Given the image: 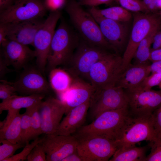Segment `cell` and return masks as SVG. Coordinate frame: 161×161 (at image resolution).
Here are the masks:
<instances>
[{"label":"cell","instance_id":"obj_6","mask_svg":"<svg viewBox=\"0 0 161 161\" xmlns=\"http://www.w3.org/2000/svg\"><path fill=\"white\" fill-rule=\"evenodd\" d=\"M152 115L136 116L129 113L116 141L118 148L134 146L143 141L152 140L155 136Z\"/></svg>","mask_w":161,"mask_h":161},{"label":"cell","instance_id":"obj_45","mask_svg":"<svg viewBox=\"0 0 161 161\" xmlns=\"http://www.w3.org/2000/svg\"><path fill=\"white\" fill-rule=\"evenodd\" d=\"M16 0H0V13L11 7Z\"/></svg>","mask_w":161,"mask_h":161},{"label":"cell","instance_id":"obj_19","mask_svg":"<svg viewBox=\"0 0 161 161\" xmlns=\"http://www.w3.org/2000/svg\"><path fill=\"white\" fill-rule=\"evenodd\" d=\"M45 20L41 18L8 23L7 38L25 45L32 46L36 34Z\"/></svg>","mask_w":161,"mask_h":161},{"label":"cell","instance_id":"obj_36","mask_svg":"<svg viewBox=\"0 0 161 161\" xmlns=\"http://www.w3.org/2000/svg\"><path fill=\"white\" fill-rule=\"evenodd\" d=\"M0 98L6 99L12 96L16 95L17 92L14 87L4 79L0 80Z\"/></svg>","mask_w":161,"mask_h":161},{"label":"cell","instance_id":"obj_4","mask_svg":"<svg viewBox=\"0 0 161 161\" xmlns=\"http://www.w3.org/2000/svg\"><path fill=\"white\" fill-rule=\"evenodd\" d=\"M131 31L122 57L123 71L131 63L140 42L151 33L161 29V19L157 15L149 13H136Z\"/></svg>","mask_w":161,"mask_h":161},{"label":"cell","instance_id":"obj_2","mask_svg":"<svg viewBox=\"0 0 161 161\" xmlns=\"http://www.w3.org/2000/svg\"><path fill=\"white\" fill-rule=\"evenodd\" d=\"M82 6L75 0H69L66 4L65 10L83 39L106 49L111 48L93 16Z\"/></svg>","mask_w":161,"mask_h":161},{"label":"cell","instance_id":"obj_12","mask_svg":"<svg viewBox=\"0 0 161 161\" xmlns=\"http://www.w3.org/2000/svg\"><path fill=\"white\" fill-rule=\"evenodd\" d=\"M128 98L129 113L136 116L151 115L161 107V90L134 89L126 91Z\"/></svg>","mask_w":161,"mask_h":161},{"label":"cell","instance_id":"obj_29","mask_svg":"<svg viewBox=\"0 0 161 161\" xmlns=\"http://www.w3.org/2000/svg\"><path fill=\"white\" fill-rule=\"evenodd\" d=\"M0 161H4L14 155L18 149L24 148L25 144L22 143H14L5 139H0Z\"/></svg>","mask_w":161,"mask_h":161},{"label":"cell","instance_id":"obj_30","mask_svg":"<svg viewBox=\"0 0 161 161\" xmlns=\"http://www.w3.org/2000/svg\"><path fill=\"white\" fill-rule=\"evenodd\" d=\"M21 138L22 142L26 144L30 142L31 133V116L29 108L22 114L21 123Z\"/></svg>","mask_w":161,"mask_h":161},{"label":"cell","instance_id":"obj_21","mask_svg":"<svg viewBox=\"0 0 161 161\" xmlns=\"http://www.w3.org/2000/svg\"><path fill=\"white\" fill-rule=\"evenodd\" d=\"M149 65L130 64L121 74L116 85L126 90L137 88L151 73Z\"/></svg>","mask_w":161,"mask_h":161},{"label":"cell","instance_id":"obj_7","mask_svg":"<svg viewBox=\"0 0 161 161\" xmlns=\"http://www.w3.org/2000/svg\"><path fill=\"white\" fill-rule=\"evenodd\" d=\"M123 72L122 57L109 53L92 66L87 79L95 89L115 86Z\"/></svg>","mask_w":161,"mask_h":161},{"label":"cell","instance_id":"obj_39","mask_svg":"<svg viewBox=\"0 0 161 161\" xmlns=\"http://www.w3.org/2000/svg\"><path fill=\"white\" fill-rule=\"evenodd\" d=\"M114 0H82L78 1L81 6H87L91 7H96L99 5L105 4L109 5Z\"/></svg>","mask_w":161,"mask_h":161},{"label":"cell","instance_id":"obj_20","mask_svg":"<svg viewBox=\"0 0 161 161\" xmlns=\"http://www.w3.org/2000/svg\"><path fill=\"white\" fill-rule=\"evenodd\" d=\"M89 101L74 107L61 121L55 135H72L83 126L89 106Z\"/></svg>","mask_w":161,"mask_h":161},{"label":"cell","instance_id":"obj_15","mask_svg":"<svg viewBox=\"0 0 161 161\" xmlns=\"http://www.w3.org/2000/svg\"><path fill=\"white\" fill-rule=\"evenodd\" d=\"M39 112L43 134L49 135L56 131L66 108L59 99L49 97L40 103Z\"/></svg>","mask_w":161,"mask_h":161},{"label":"cell","instance_id":"obj_49","mask_svg":"<svg viewBox=\"0 0 161 161\" xmlns=\"http://www.w3.org/2000/svg\"><path fill=\"white\" fill-rule=\"evenodd\" d=\"M158 6L159 9H161V0H159Z\"/></svg>","mask_w":161,"mask_h":161},{"label":"cell","instance_id":"obj_46","mask_svg":"<svg viewBox=\"0 0 161 161\" xmlns=\"http://www.w3.org/2000/svg\"><path fill=\"white\" fill-rule=\"evenodd\" d=\"M149 67L151 73L161 72V60L152 62Z\"/></svg>","mask_w":161,"mask_h":161},{"label":"cell","instance_id":"obj_52","mask_svg":"<svg viewBox=\"0 0 161 161\" xmlns=\"http://www.w3.org/2000/svg\"><path fill=\"white\" fill-rule=\"evenodd\" d=\"M160 16L161 17V11L160 13Z\"/></svg>","mask_w":161,"mask_h":161},{"label":"cell","instance_id":"obj_26","mask_svg":"<svg viewBox=\"0 0 161 161\" xmlns=\"http://www.w3.org/2000/svg\"><path fill=\"white\" fill-rule=\"evenodd\" d=\"M88 11L92 15L120 22L128 21L132 17L130 12L121 6H113L102 9L91 7Z\"/></svg>","mask_w":161,"mask_h":161},{"label":"cell","instance_id":"obj_44","mask_svg":"<svg viewBox=\"0 0 161 161\" xmlns=\"http://www.w3.org/2000/svg\"><path fill=\"white\" fill-rule=\"evenodd\" d=\"M62 161H83V160L77 149L75 151L67 156Z\"/></svg>","mask_w":161,"mask_h":161},{"label":"cell","instance_id":"obj_42","mask_svg":"<svg viewBox=\"0 0 161 161\" xmlns=\"http://www.w3.org/2000/svg\"><path fill=\"white\" fill-rule=\"evenodd\" d=\"M151 50H154L161 48V29L154 36Z\"/></svg>","mask_w":161,"mask_h":161},{"label":"cell","instance_id":"obj_10","mask_svg":"<svg viewBox=\"0 0 161 161\" xmlns=\"http://www.w3.org/2000/svg\"><path fill=\"white\" fill-rule=\"evenodd\" d=\"M60 11L50 12L35 36L32 46L36 54L37 68L44 74L51 44L57 23L61 18Z\"/></svg>","mask_w":161,"mask_h":161},{"label":"cell","instance_id":"obj_51","mask_svg":"<svg viewBox=\"0 0 161 161\" xmlns=\"http://www.w3.org/2000/svg\"><path fill=\"white\" fill-rule=\"evenodd\" d=\"M159 109L161 110V107H160V108Z\"/></svg>","mask_w":161,"mask_h":161},{"label":"cell","instance_id":"obj_34","mask_svg":"<svg viewBox=\"0 0 161 161\" xmlns=\"http://www.w3.org/2000/svg\"><path fill=\"white\" fill-rule=\"evenodd\" d=\"M161 83V72L152 73L147 77L139 86L134 89L149 90L154 86H158Z\"/></svg>","mask_w":161,"mask_h":161},{"label":"cell","instance_id":"obj_3","mask_svg":"<svg viewBox=\"0 0 161 161\" xmlns=\"http://www.w3.org/2000/svg\"><path fill=\"white\" fill-rule=\"evenodd\" d=\"M78 37L68 25L62 21L55 30L48 52L46 67L49 71L67 64L77 47Z\"/></svg>","mask_w":161,"mask_h":161},{"label":"cell","instance_id":"obj_47","mask_svg":"<svg viewBox=\"0 0 161 161\" xmlns=\"http://www.w3.org/2000/svg\"><path fill=\"white\" fill-rule=\"evenodd\" d=\"M158 1L159 0H151L148 8L150 12H154L159 9Z\"/></svg>","mask_w":161,"mask_h":161},{"label":"cell","instance_id":"obj_27","mask_svg":"<svg viewBox=\"0 0 161 161\" xmlns=\"http://www.w3.org/2000/svg\"><path fill=\"white\" fill-rule=\"evenodd\" d=\"M158 31L151 33L140 43L133 58L134 60V64H148V61H149L151 53L150 47L152 43L153 37Z\"/></svg>","mask_w":161,"mask_h":161},{"label":"cell","instance_id":"obj_28","mask_svg":"<svg viewBox=\"0 0 161 161\" xmlns=\"http://www.w3.org/2000/svg\"><path fill=\"white\" fill-rule=\"evenodd\" d=\"M40 103L29 108L31 116L30 141L33 140L39 137V135L43 134L39 112V106Z\"/></svg>","mask_w":161,"mask_h":161},{"label":"cell","instance_id":"obj_18","mask_svg":"<svg viewBox=\"0 0 161 161\" xmlns=\"http://www.w3.org/2000/svg\"><path fill=\"white\" fill-rule=\"evenodd\" d=\"M92 15L98 24L104 37L111 48L117 51L122 49L127 34L126 27L123 22L96 15Z\"/></svg>","mask_w":161,"mask_h":161},{"label":"cell","instance_id":"obj_53","mask_svg":"<svg viewBox=\"0 0 161 161\" xmlns=\"http://www.w3.org/2000/svg\"></svg>","mask_w":161,"mask_h":161},{"label":"cell","instance_id":"obj_48","mask_svg":"<svg viewBox=\"0 0 161 161\" xmlns=\"http://www.w3.org/2000/svg\"><path fill=\"white\" fill-rule=\"evenodd\" d=\"M143 2L144 4L148 9V7L151 3V0H143Z\"/></svg>","mask_w":161,"mask_h":161},{"label":"cell","instance_id":"obj_35","mask_svg":"<svg viewBox=\"0 0 161 161\" xmlns=\"http://www.w3.org/2000/svg\"><path fill=\"white\" fill-rule=\"evenodd\" d=\"M28 161H46V154L41 142L37 144L28 155Z\"/></svg>","mask_w":161,"mask_h":161},{"label":"cell","instance_id":"obj_1","mask_svg":"<svg viewBox=\"0 0 161 161\" xmlns=\"http://www.w3.org/2000/svg\"><path fill=\"white\" fill-rule=\"evenodd\" d=\"M129 114L128 108L104 112L72 135L77 138L100 137L116 141Z\"/></svg>","mask_w":161,"mask_h":161},{"label":"cell","instance_id":"obj_17","mask_svg":"<svg viewBox=\"0 0 161 161\" xmlns=\"http://www.w3.org/2000/svg\"><path fill=\"white\" fill-rule=\"evenodd\" d=\"M72 76L73 80L70 87L58 96L66 107V114L72 108L89 101L95 89L90 83Z\"/></svg>","mask_w":161,"mask_h":161},{"label":"cell","instance_id":"obj_25","mask_svg":"<svg viewBox=\"0 0 161 161\" xmlns=\"http://www.w3.org/2000/svg\"><path fill=\"white\" fill-rule=\"evenodd\" d=\"M147 147L136 145L118 148L110 161H145Z\"/></svg>","mask_w":161,"mask_h":161},{"label":"cell","instance_id":"obj_16","mask_svg":"<svg viewBox=\"0 0 161 161\" xmlns=\"http://www.w3.org/2000/svg\"><path fill=\"white\" fill-rule=\"evenodd\" d=\"M1 47L0 56L8 66H11L16 70L24 69L36 57L34 50L14 41L8 40Z\"/></svg>","mask_w":161,"mask_h":161},{"label":"cell","instance_id":"obj_41","mask_svg":"<svg viewBox=\"0 0 161 161\" xmlns=\"http://www.w3.org/2000/svg\"><path fill=\"white\" fill-rule=\"evenodd\" d=\"M8 66L4 59L0 56V78L1 80L3 79L6 74L14 71L8 68Z\"/></svg>","mask_w":161,"mask_h":161},{"label":"cell","instance_id":"obj_50","mask_svg":"<svg viewBox=\"0 0 161 161\" xmlns=\"http://www.w3.org/2000/svg\"><path fill=\"white\" fill-rule=\"evenodd\" d=\"M160 89L161 90V83H160L158 85Z\"/></svg>","mask_w":161,"mask_h":161},{"label":"cell","instance_id":"obj_14","mask_svg":"<svg viewBox=\"0 0 161 161\" xmlns=\"http://www.w3.org/2000/svg\"><path fill=\"white\" fill-rule=\"evenodd\" d=\"M41 143L47 161H62L77 150L78 141L73 135H46Z\"/></svg>","mask_w":161,"mask_h":161},{"label":"cell","instance_id":"obj_22","mask_svg":"<svg viewBox=\"0 0 161 161\" xmlns=\"http://www.w3.org/2000/svg\"><path fill=\"white\" fill-rule=\"evenodd\" d=\"M20 110L8 111L6 118L0 122V139H5L14 143H22Z\"/></svg>","mask_w":161,"mask_h":161},{"label":"cell","instance_id":"obj_37","mask_svg":"<svg viewBox=\"0 0 161 161\" xmlns=\"http://www.w3.org/2000/svg\"><path fill=\"white\" fill-rule=\"evenodd\" d=\"M45 7L47 10L51 12L60 11L65 6L66 0H43Z\"/></svg>","mask_w":161,"mask_h":161},{"label":"cell","instance_id":"obj_32","mask_svg":"<svg viewBox=\"0 0 161 161\" xmlns=\"http://www.w3.org/2000/svg\"><path fill=\"white\" fill-rule=\"evenodd\" d=\"M44 138V137L42 138L38 137L30 143H27L21 152L6 159L4 161H23L27 160L28 155L32 149L37 144L41 142Z\"/></svg>","mask_w":161,"mask_h":161},{"label":"cell","instance_id":"obj_5","mask_svg":"<svg viewBox=\"0 0 161 161\" xmlns=\"http://www.w3.org/2000/svg\"><path fill=\"white\" fill-rule=\"evenodd\" d=\"M89 102L88 111L92 120L104 112L128 108L126 92L117 85L95 89Z\"/></svg>","mask_w":161,"mask_h":161},{"label":"cell","instance_id":"obj_9","mask_svg":"<svg viewBox=\"0 0 161 161\" xmlns=\"http://www.w3.org/2000/svg\"><path fill=\"white\" fill-rule=\"evenodd\" d=\"M76 138L77 151L83 161H108L118 148L116 141L104 137Z\"/></svg>","mask_w":161,"mask_h":161},{"label":"cell","instance_id":"obj_31","mask_svg":"<svg viewBox=\"0 0 161 161\" xmlns=\"http://www.w3.org/2000/svg\"><path fill=\"white\" fill-rule=\"evenodd\" d=\"M120 6L129 11L149 13V11L142 0H115Z\"/></svg>","mask_w":161,"mask_h":161},{"label":"cell","instance_id":"obj_40","mask_svg":"<svg viewBox=\"0 0 161 161\" xmlns=\"http://www.w3.org/2000/svg\"><path fill=\"white\" fill-rule=\"evenodd\" d=\"M8 28V23H0V46L5 44L9 40L7 38Z\"/></svg>","mask_w":161,"mask_h":161},{"label":"cell","instance_id":"obj_8","mask_svg":"<svg viewBox=\"0 0 161 161\" xmlns=\"http://www.w3.org/2000/svg\"><path fill=\"white\" fill-rule=\"evenodd\" d=\"M106 49L83 39L78 42L68 63L70 64L69 68L66 69L72 76L87 79L92 66L109 53Z\"/></svg>","mask_w":161,"mask_h":161},{"label":"cell","instance_id":"obj_38","mask_svg":"<svg viewBox=\"0 0 161 161\" xmlns=\"http://www.w3.org/2000/svg\"><path fill=\"white\" fill-rule=\"evenodd\" d=\"M155 136L161 138V110H156L152 115Z\"/></svg>","mask_w":161,"mask_h":161},{"label":"cell","instance_id":"obj_13","mask_svg":"<svg viewBox=\"0 0 161 161\" xmlns=\"http://www.w3.org/2000/svg\"><path fill=\"white\" fill-rule=\"evenodd\" d=\"M37 68H24L16 81L8 82L13 85L17 93L24 96L48 94L50 89L49 83Z\"/></svg>","mask_w":161,"mask_h":161},{"label":"cell","instance_id":"obj_43","mask_svg":"<svg viewBox=\"0 0 161 161\" xmlns=\"http://www.w3.org/2000/svg\"><path fill=\"white\" fill-rule=\"evenodd\" d=\"M161 60V48L151 50L149 61L152 62Z\"/></svg>","mask_w":161,"mask_h":161},{"label":"cell","instance_id":"obj_33","mask_svg":"<svg viewBox=\"0 0 161 161\" xmlns=\"http://www.w3.org/2000/svg\"><path fill=\"white\" fill-rule=\"evenodd\" d=\"M149 142L151 151L145 161H161V138L154 137Z\"/></svg>","mask_w":161,"mask_h":161},{"label":"cell","instance_id":"obj_23","mask_svg":"<svg viewBox=\"0 0 161 161\" xmlns=\"http://www.w3.org/2000/svg\"><path fill=\"white\" fill-rule=\"evenodd\" d=\"M43 94H34L26 96L16 95L4 100L0 103V114L4 111L20 110L31 107L40 103L45 97Z\"/></svg>","mask_w":161,"mask_h":161},{"label":"cell","instance_id":"obj_24","mask_svg":"<svg viewBox=\"0 0 161 161\" xmlns=\"http://www.w3.org/2000/svg\"><path fill=\"white\" fill-rule=\"evenodd\" d=\"M73 79L72 76L66 69L56 67L49 71L50 86L58 96L69 88Z\"/></svg>","mask_w":161,"mask_h":161},{"label":"cell","instance_id":"obj_11","mask_svg":"<svg viewBox=\"0 0 161 161\" xmlns=\"http://www.w3.org/2000/svg\"><path fill=\"white\" fill-rule=\"evenodd\" d=\"M47 10L43 0H16L0 13V23H11L43 18Z\"/></svg>","mask_w":161,"mask_h":161}]
</instances>
